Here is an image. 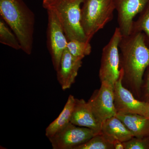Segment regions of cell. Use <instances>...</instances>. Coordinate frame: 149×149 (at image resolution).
I'll return each mask as SVG.
<instances>
[{
    "label": "cell",
    "mask_w": 149,
    "mask_h": 149,
    "mask_svg": "<svg viewBox=\"0 0 149 149\" xmlns=\"http://www.w3.org/2000/svg\"><path fill=\"white\" fill-rule=\"evenodd\" d=\"M143 32L122 36L119 45L123 84L141 100L145 72L149 67V47Z\"/></svg>",
    "instance_id": "6da1fadb"
},
{
    "label": "cell",
    "mask_w": 149,
    "mask_h": 149,
    "mask_svg": "<svg viewBox=\"0 0 149 149\" xmlns=\"http://www.w3.org/2000/svg\"><path fill=\"white\" fill-rule=\"evenodd\" d=\"M0 15L18 39L21 49L32 53L35 15L22 0H0Z\"/></svg>",
    "instance_id": "7a4b0ae2"
},
{
    "label": "cell",
    "mask_w": 149,
    "mask_h": 149,
    "mask_svg": "<svg viewBox=\"0 0 149 149\" xmlns=\"http://www.w3.org/2000/svg\"><path fill=\"white\" fill-rule=\"evenodd\" d=\"M81 8V23L89 42L113 18V0H84Z\"/></svg>",
    "instance_id": "3957f363"
},
{
    "label": "cell",
    "mask_w": 149,
    "mask_h": 149,
    "mask_svg": "<svg viewBox=\"0 0 149 149\" xmlns=\"http://www.w3.org/2000/svg\"><path fill=\"white\" fill-rule=\"evenodd\" d=\"M84 1L57 0L50 6L57 15L68 41L77 40L90 42L81 23L80 5Z\"/></svg>",
    "instance_id": "277c9868"
},
{
    "label": "cell",
    "mask_w": 149,
    "mask_h": 149,
    "mask_svg": "<svg viewBox=\"0 0 149 149\" xmlns=\"http://www.w3.org/2000/svg\"><path fill=\"white\" fill-rule=\"evenodd\" d=\"M122 35L118 27L116 28L109 42L102 52L99 77L101 82H108L114 85L120 73L119 45Z\"/></svg>",
    "instance_id": "5b68a950"
},
{
    "label": "cell",
    "mask_w": 149,
    "mask_h": 149,
    "mask_svg": "<svg viewBox=\"0 0 149 149\" xmlns=\"http://www.w3.org/2000/svg\"><path fill=\"white\" fill-rule=\"evenodd\" d=\"M48 14L47 45L56 71L58 70L63 54L67 48L68 40L58 16L52 7L47 9Z\"/></svg>",
    "instance_id": "8992f818"
},
{
    "label": "cell",
    "mask_w": 149,
    "mask_h": 149,
    "mask_svg": "<svg viewBox=\"0 0 149 149\" xmlns=\"http://www.w3.org/2000/svg\"><path fill=\"white\" fill-rule=\"evenodd\" d=\"M96 134L90 128L77 127L70 122L48 139L53 149H74L89 141Z\"/></svg>",
    "instance_id": "52a82bcc"
},
{
    "label": "cell",
    "mask_w": 149,
    "mask_h": 149,
    "mask_svg": "<svg viewBox=\"0 0 149 149\" xmlns=\"http://www.w3.org/2000/svg\"><path fill=\"white\" fill-rule=\"evenodd\" d=\"M88 102L101 123L117 113L114 104L113 85L108 82H101L100 88L94 91Z\"/></svg>",
    "instance_id": "ba28073f"
},
{
    "label": "cell",
    "mask_w": 149,
    "mask_h": 149,
    "mask_svg": "<svg viewBox=\"0 0 149 149\" xmlns=\"http://www.w3.org/2000/svg\"><path fill=\"white\" fill-rule=\"evenodd\" d=\"M123 71L120 68L119 78L113 85L114 104L117 113H133L143 116L147 102L136 98L123 84Z\"/></svg>",
    "instance_id": "9c48e42d"
},
{
    "label": "cell",
    "mask_w": 149,
    "mask_h": 149,
    "mask_svg": "<svg viewBox=\"0 0 149 149\" xmlns=\"http://www.w3.org/2000/svg\"><path fill=\"white\" fill-rule=\"evenodd\" d=\"M117 12L118 28L122 36H127L132 32L133 19L144 10L149 0H113Z\"/></svg>",
    "instance_id": "30bf717a"
},
{
    "label": "cell",
    "mask_w": 149,
    "mask_h": 149,
    "mask_svg": "<svg viewBox=\"0 0 149 149\" xmlns=\"http://www.w3.org/2000/svg\"><path fill=\"white\" fill-rule=\"evenodd\" d=\"M82 60L72 56L67 48L65 50L56 71L58 81L63 91L69 89L75 82L78 71L82 65Z\"/></svg>",
    "instance_id": "8fae6325"
},
{
    "label": "cell",
    "mask_w": 149,
    "mask_h": 149,
    "mask_svg": "<svg viewBox=\"0 0 149 149\" xmlns=\"http://www.w3.org/2000/svg\"><path fill=\"white\" fill-rule=\"evenodd\" d=\"M70 122L80 127L93 130L97 134L101 133L102 123L96 118L88 102L76 98Z\"/></svg>",
    "instance_id": "7c38bea8"
},
{
    "label": "cell",
    "mask_w": 149,
    "mask_h": 149,
    "mask_svg": "<svg viewBox=\"0 0 149 149\" xmlns=\"http://www.w3.org/2000/svg\"><path fill=\"white\" fill-rule=\"evenodd\" d=\"M101 133L112 140H118L123 143L134 137L125 124L116 116L102 123Z\"/></svg>",
    "instance_id": "4fadbf2b"
},
{
    "label": "cell",
    "mask_w": 149,
    "mask_h": 149,
    "mask_svg": "<svg viewBox=\"0 0 149 149\" xmlns=\"http://www.w3.org/2000/svg\"><path fill=\"white\" fill-rule=\"evenodd\" d=\"M120 119L134 136L140 138L149 135V119L141 115L133 113H117Z\"/></svg>",
    "instance_id": "5bb4252c"
},
{
    "label": "cell",
    "mask_w": 149,
    "mask_h": 149,
    "mask_svg": "<svg viewBox=\"0 0 149 149\" xmlns=\"http://www.w3.org/2000/svg\"><path fill=\"white\" fill-rule=\"evenodd\" d=\"M76 98L70 95L65 105L58 117L46 129L45 135L48 139L54 136L70 123Z\"/></svg>",
    "instance_id": "9a60e30c"
},
{
    "label": "cell",
    "mask_w": 149,
    "mask_h": 149,
    "mask_svg": "<svg viewBox=\"0 0 149 149\" xmlns=\"http://www.w3.org/2000/svg\"><path fill=\"white\" fill-rule=\"evenodd\" d=\"M114 141L100 133L96 134L89 141L74 149H114L113 145Z\"/></svg>",
    "instance_id": "2e32d148"
},
{
    "label": "cell",
    "mask_w": 149,
    "mask_h": 149,
    "mask_svg": "<svg viewBox=\"0 0 149 149\" xmlns=\"http://www.w3.org/2000/svg\"><path fill=\"white\" fill-rule=\"evenodd\" d=\"M0 42L15 49H21V46L17 37L8 28L3 19L0 20Z\"/></svg>",
    "instance_id": "e0dca14e"
},
{
    "label": "cell",
    "mask_w": 149,
    "mask_h": 149,
    "mask_svg": "<svg viewBox=\"0 0 149 149\" xmlns=\"http://www.w3.org/2000/svg\"><path fill=\"white\" fill-rule=\"evenodd\" d=\"M67 49L72 56L83 59L92 52L90 42L73 40L68 41Z\"/></svg>",
    "instance_id": "ac0fdd59"
},
{
    "label": "cell",
    "mask_w": 149,
    "mask_h": 149,
    "mask_svg": "<svg viewBox=\"0 0 149 149\" xmlns=\"http://www.w3.org/2000/svg\"><path fill=\"white\" fill-rule=\"evenodd\" d=\"M143 32L149 43V3L140 13L138 19L134 21L132 30V32Z\"/></svg>",
    "instance_id": "d6986e66"
},
{
    "label": "cell",
    "mask_w": 149,
    "mask_h": 149,
    "mask_svg": "<svg viewBox=\"0 0 149 149\" xmlns=\"http://www.w3.org/2000/svg\"><path fill=\"white\" fill-rule=\"evenodd\" d=\"M124 149H149V135L140 138L133 137L123 142Z\"/></svg>",
    "instance_id": "ffe728a7"
},
{
    "label": "cell",
    "mask_w": 149,
    "mask_h": 149,
    "mask_svg": "<svg viewBox=\"0 0 149 149\" xmlns=\"http://www.w3.org/2000/svg\"><path fill=\"white\" fill-rule=\"evenodd\" d=\"M141 100L146 102L149 101V67L147 68L146 76H144L141 88Z\"/></svg>",
    "instance_id": "44dd1931"
},
{
    "label": "cell",
    "mask_w": 149,
    "mask_h": 149,
    "mask_svg": "<svg viewBox=\"0 0 149 149\" xmlns=\"http://www.w3.org/2000/svg\"><path fill=\"white\" fill-rule=\"evenodd\" d=\"M113 147L114 149H124V146L123 142L118 141L114 140L113 142Z\"/></svg>",
    "instance_id": "7402d4cb"
},
{
    "label": "cell",
    "mask_w": 149,
    "mask_h": 149,
    "mask_svg": "<svg viewBox=\"0 0 149 149\" xmlns=\"http://www.w3.org/2000/svg\"><path fill=\"white\" fill-rule=\"evenodd\" d=\"M57 0H43V7L47 9L49 7L52 5Z\"/></svg>",
    "instance_id": "603a6c76"
},
{
    "label": "cell",
    "mask_w": 149,
    "mask_h": 149,
    "mask_svg": "<svg viewBox=\"0 0 149 149\" xmlns=\"http://www.w3.org/2000/svg\"><path fill=\"white\" fill-rule=\"evenodd\" d=\"M146 102V111H145L144 116L149 119V101L147 102Z\"/></svg>",
    "instance_id": "cb8c5ba5"
},
{
    "label": "cell",
    "mask_w": 149,
    "mask_h": 149,
    "mask_svg": "<svg viewBox=\"0 0 149 149\" xmlns=\"http://www.w3.org/2000/svg\"><path fill=\"white\" fill-rule=\"evenodd\" d=\"M72 1H74V0H72Z\"/></svg>",
    "instance_id": "d4e9b609"
}]
</instances>
